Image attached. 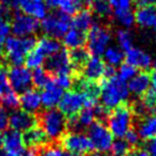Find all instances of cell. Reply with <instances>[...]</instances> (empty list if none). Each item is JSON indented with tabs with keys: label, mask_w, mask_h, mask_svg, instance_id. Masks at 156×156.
I'll use <instances>...</instances> for the list:
<instances>
[{
	"label": "cell",
	"mask_w": 156,
	"mask_h": 156,
	"mask_svg": "<svg viewBox=\"0 0 156 156\" xmlns=\"http://www.w3.org/2000/svg\"><path fill=\"white\" fill-rule=\"evenodd\" d=\"M100 101L101 106H104L109 112L116 106L126 103L129 97V89L123 80L119 76L112 79H106L100 84Z\"/></svg>",
	"instance_id": "6da1fadb"
},
{
	"label": "cell",
	"mask_w": 156,
	"mask_h": 156,
	"mask_svg": "<svg viewBox=\"0 0 156 156\" xmlns=\"http://www.w3.org/2000/svg\"><path fill=\"white\" fill-rule=\"evenodd\" d=\"M37 40L32 37H8L5 40V50L7 62L12 66L22 65L26 55L35 48Z\"/></svg>",
	"instance_id": "7a4b0ae2"
},
{
	"label": "cell",
	"mask_w": 156,
	"mask_h": 156,
	"mask_svg": "<svg viewBox=\"0 0 156 156\" xmlns=\"http://www.w3.org/2000/svg\"><path fill=\"white\" fill-rule=\"evenodd\" d=\"M132 122L133 111L126 101L112 109L107 116L108 130L112 132L113 137L117 138H124L126 132L132 129Z\"/></svg>",
	"instance_id": "3957f363"
},
{
	"label": "cell",
	"mask_w": 156,
	"mask_h": 156,
	"mask_svg": "<svg viewBox=\"0 0 156 156\" xmlns=\"http://www.w3.org/2000/svg\"><path fill=\"white\" fill-rule=\"evenodd\" d=\"M40 128L44 130L48 139L59 140L67 129V120L63 113L55 108H48L39 117Z\"/></svg>",
	"instance_id": "277c9868"
},
{
	"label": "cell",
	"mask_w": 156,
	"mask_h": 156,
	"mask_svg": "<svg viewBox=\"0 0 156 156\" xmlns=\"http://www.w3.org/2000/svg\"><path fill=\"white\" fill-rule=\"evenodd\" d=\"M112 40V33L108 27L100 24H92L87 35L88 51L92 56L100 57L107 49Z\"/></svg>",
	"instance_id": "5b68a950"
},
{
	"label": "cell",
	"mask_w": 156,
	"mask_h": 156,
	"mask_svg": "<svg viewBox=\"0 0 156 156\" xmlns=\"http://www.w3.org/2000/svg\"><path fill=\"white\" fill-rule=\"evenodd\" d=\"M71 23H72V20L69 18V15L57 12V13L49 14L42 20L41 29L47 37L58 39L64 37L66 32L69 30Z\"/></svg>",
	"instance_id": "8992f818"
},
{
	"label": "cell",
	"mask_w": 156,
	"mask_h": 156,
	"mask_svg": "<svg viewBox=\"0 0 156 156\" xmlns=\"http://www.w3.org/2000/svg\"><path fill=\"white\" fill-rule=\"evenodd\" d=\"M62 146L69 154L75 156L87 155L94 151L90 139L82 132H69L61 138Z\"/></svg>",
	"instance_id": "52a82bcc"
},
{
	"label": "cell",
	"mask_w": 156,
	"mask_h": 156,
	"mask_svg": "<svg viewBox=\"0 0 156 156\" xmlns=\"http://www.w3.org/2000/svg\"><path fill=\"white\" fill-rule=\"evenodd\" d=\"M87 96L78 89L66 91L59 101V111L65 116L72 117L78 115L84 107H87Z\"/></svg>",
	"instance_id": "ba28073f"
},
{
	"label": "cell",
	"mask_w": 156,
	"mask_h": 156,
	"mask_svg": "<svg viewBox=\"0 0 156 156\" xmlns=\"http://www.w3.org/2000/svg\"><path fill=\"white\" fill-rule=\"evenodd\" d=\"M88 137L94 146V149H97L100 153L108 152L114 141L112 132L100 121H95L88 128Z\"/></svg>",
	"instance_id": "9c48e42d"
},
{
	"label": "cell",
	"mask_w": 156,
	"mask_h": 156,
	"mask_svg": "<svg viewBox=\"0 0 156 156\" xmlns=\"http://www.w3.org/2000/svg\"><path fill=\"white\" fill-rule=\"evenodd\" d=\"M12 32L15 37H32L40 29L39 21L25 13H16L10 22Z\"/></svg>",
	"instance_id": "30bf717a"
},
{
	"label": "cell",
	"mask_w": 156,
	"mask_h": 156,
	"mask_svg": "<svg viewBox=\"0 0 156 156\" xmlns=\"http://www.w3.org/2000/svg\"><path fill=\"white\" fill-rule=\"evenodd\" d=\"M7 78L12 89L16 94L24 92L32 86V73L27 67L22 65L12 66L7 72Z\"/></svg>",
	"instance_id": "8fae6325"
},
{
	"label": "cell",
	"mask_w": 156,
	"mask_h": 156,
	"mask_svg": "<svg viewBox=\"0 0 156 156\" xmlns=\"http://www.w3.org/2000/svg\"><path fill=\"white\" fill-rule=\"evenodd\" d=\"M47 71L55 74H72L74 67L69 59V52L66 49H61L52 56L48 57L46 62Z\"/></svg>",
	"instance_id": "7c38bea8"
},
{
	"label": "cell",
	"mask_w": 156,
	"mask_h": 156,
	"mask_svg": "<svg viewBox=\"0 0 156 156\" xmlns=\"http://www.w3.org/2000/svg\"><path fill=\"white\" fill-rule=\"evenodd\" d=\"M37 119L33 114L25 112L23 109H16L13 111L9 115V126L16 131H27L32 126H35Z\"/></svg>",
	"instance_id": "4fadbf2b"
},
{
	"label": "cell",
	"mask_w": 156,
	"mask_h": 156,
	"mask_svg": "<svg viewBox=\"0 0 156 156\" xmlns=\"http://www.w3.org/2000/svg\"><path fill=\"white\" fill-rule=\"evenodd\" d=\"M42 89L44 90L40 94L42 106H44L47 109L55 108L57 105L59 104V101L62 99V96L64 94V90L61 87H58L54 80H51Z\"/></svg>",
	"instance_id": "5bb4252c"
},
{
	"label": "cell",
	"mask_w": 156,
	"mask_h": 156,
	"mask_svg": "<svg viewBox=\"0 0 156 156\" xmlns=\"http://www.w3.org/2000/svg\"><path fill=\"white\" fill-rule=\"evenodd\" d=\"M105 62L97 56L90 57L88 62L84 64L82 69V74L84 79L99 82L101 78H104V71H105Z\"/></svg>",
	"instance_id": "9a60e30c"
},
{
	"label": "cell",
	"mask_w": 156,
	"mask_h": 156,
	"mask_svg": "<svg viewBox=\"0 0 156 156\" xmlns=\"http://www.w3.org/2000/svg\"><path fill=\"white\" fill-rule=\"evenodd\" d=\"M126 64L133 66L134 69H147L152 65V57L149 54L139 48H130L124 55Z\"/></svg>",
	"instance_id": "2e32d148"
},
{
	"label": "cell",
	"mask_w": 156,
	"mask_h": 156,
	"mask_svg": "<svg viewBox=\"0 0 156 156\" xmlns=\"http://www.w3.org/2000/svg\"><path fill=\"white\" fill-rule=\"evenodd\" d=\"M20 106L22 107L23 111L30 114L38 113L42 106L40 94L34 89H27L22 92V96L20 97Z\"/></svg>",
	"instance_id": "e0dca14e"
},
{
	"label": "cell",
	"mask_w": 156,
	"mask_h": 156,
	"mask_svg": "<svg viewBox=\"0 0 156 156\" xmlns=\"http://www.w3.org/2000/svg\"><path fill=\"white\" fill-rule=\"evenodd\" d=\"M134 22L145 29H156V6H143L134 13Z\"/></svg>",
	"instance_id": "ac0fdd59"
},
{
	"label": "cell",
	"mask_w": 156,
	"mask_h": 156,
	"mask_svg": "<svg viewBox=\"0 0 156 156\" xmlns=\"http://www.w3.org/2000/svg\"><path fill=\"white\" fill-rule=\"evenodd\" d=\"M2 147L8 153H21L24 148L23 134L16 130H7L2 136Z\"/></svg>",
	"instance_id": "d6986e66"
},
{
	"label": "cell",
	"mask_w": 156,
	"mask_h": 156,
	"mask_svg": "<svg viewBox=\"0 0 156 156\" xmlns=\"http://www.w3.org/2000/svg\"><path fill=\"white\" fill-rule=\"evenodd\" d=\"M48 6L54 9H58L66 15H75L82 9V0H48Z\"/></svg>",
	"instance_id": "ffe728a7"
},
{
	"label": "cell",
	"mask_w": 156,
	"mask_h": 156,
	"mask_svg": "<svg viewBox=\"0 0 156 156\" xmlns=\"http://www.w3.org/2000/svg\"><path fill=\"white\" fill-rule=\"evenodd\" d=\"M149 86H151L149 73L143 71L140 73H137L133 78L131 79L129 86H128V89H129V92L141 97L149 89Z\"/></svg>",
	"instance_id": "44dd1931"
},
{
	"label": "cell",
	"mask_w": 156,
	"mask_h": 156,
	"mask_svg": "<svg viewBox=\"0 0 156 156\" xmlns=\"http://www.w3.org/2000/svg\"><path fill=\"white\" fill-rule=\"evenodd\" d=\"M23 140L29 147L37 148L44 146L48 143V137L40 126H34L25 131V133L23 134Z\"/></svg>",
	"instance_id": "7402d4cb"
},
{
	"label": "cell",
	"mask_w": 156,
	"mask_h": 156,
	"mask_svg": "<svg viewBox=\"0 0 156 156\" xmlns=\"http://www.w3.org/2000/svg\"><path fill=\"white\" fill-rule=\"evenodd\" d=\"M23 13L32 16L35 20H44L48 15V6L44 0H29L23 5Z\"/></svg>",
	"instance_id": "603a6c76"
},
{
	"label": "cell",
	"mask_w": 156,
	"mask_h": 156,
	"mask_svg": "<svg viewBox=\"0 0 156 156\" xmlns=\"http://www.w3.org/2000/svg\"><path fill=\"white\" fill-rule=\"evenodd\" d=\"M137 133L143 140H152L156 137V114L143 119L137 128Z\"/></svg>",
	"instance_id": "cb8c5ba5"
},
{
	"label": "cell",
	"mask_w": 156,
	"mask_h": 156,
	"mask_svg": "<svg viewBox=\"0 0 156 156\" xmlns=\"http://www.w3.org/2000/svg\"><path fill=\"white\" fill-rule=\"evenodd\" d=\"M62 49V46L57 39L50 38V37H42L37 41L35 50L44 55V57H50L54 54L58 52Z\"/></svg>",
	"instance_id": "d4e9b609"
},
{
	"label": "cell",
	"mask_w": 156,
	"mask_h": 156,
	"mask_svg": "<svg viewBox=\"0 0 156 156\" xmlns=\"http://www.w3.org/2000/svg\"><path fill=\"white\" fill-rule=\"evenodd\" d=\"M64 38V44L67 48L71 49H76V48L83 47L87 42V35L82 31H79L76 29H69L65 33Z\"/></svg>",
	"instance_id": "484cf974"
},
{
	"label": "cell",
	"mask_w": 156,
	"mask_h": 156,
	"mask_svg": "<svg viewBox=\"0 0 156 156\" xmlns=\"http://www.w3.org/2000/svg\"><path fill=\"white\" fill-rule=\"evenodd\" d=\"M74 29L82 32H87L89 31L92 24H94V17H92V13L88 9H81L78 14L74 15V18L72 20V23Z\"/></svg>",
	"instance_id": "4316f807"
},
{
	"label": "cell",
	"mask_w": 156,
	"mask_h": 156,
	"mask_svg": "<svg viewBox=\"0 0 156 156\" xmlns=\"http://www.w3.org/2000/svg\"><path fill=\"white\" fill-rule=\"evenodd\" d=\"M89 58H90V52L83 47L72 49L69 52V59H71V63H72L74 69H82Z\"/></svg>",
	"instance_id": "83f0119b"
},
{
	"label": "cell",
	"mask_w": 156,
	"mask_h": 156,
	"mask_svg": "<svg viewBox=\"0 0 156 156\" xmlns=\"http://www.w3.org/2000/svg\"><path fill=\"white\" fill-rule=\"evenodd\" d=\"M141 105L145 112L151 114H156V89L151 88L141 96Z\"/></svg>",
	"instance_id": "f1b7e54d"
},
{
	"label": "cell",
	"mask_w": 156,
	"mask_h": 156,
	"mask_svg": "<svg viewBox=\"0 0 156 156\" xmlns=\"http://www.w3.org/2000/svg\"><path fill=\"white\" fill-rule=\"evenodd\" d=\"M103 55H104L105 62L107 63V65L111 66L120 65L124 59V54L122 51V49H119L116 47H107Z\"/></svg>",
	"instance_id": "f546056e"
},
{
	"label": "cell",
	"mask_w": 156,
	"mask_h": 156,
	"mask_svg": "<svg viewBox=\"0 0 156 156\" xmlns=\"http://www.w3.org/2000/svg\"><path fill=\"white\" fill-rule=\"evenodd\" d=\"M9 12L6 7L0 8V42L7 39L12 32V26L9 22Z\"/></svg>",
	"instance_id": "4dcf8cb0"
},
{
	"label": "cell",
	"mask_w": 156,
	"mask_h": 156,
	"mask_svg": "<svg viewBox=\"0 0 156 156\" xmlns=\"http://www.w3.org/2000/svg\"><path fill=\"white\" fill-rule=\"evenodd\" d=\"M114 17L126 27H131L134 23V14L131 9H114Z\"/></svg>",
	"instance_id": "1f68e13d"
},
{
	"label": "cell",
	"mask_w": 156,
	"mask_h": 156,
	"mask_svg": "<svg viewBox=\"0 0 156 156\" xmlns=\"http://www.w3.org/2000/svg\"><path fill=\"white\" fill-rule=\"evenodd\" d=\"M50 81L51 79L47 69L39 67L32 72V84H34L37 88H44Z\"/></svg>",
	"instance_id": "d6a6232c"
},
{
	"label": "cell",
	"mask_w": 156,
	"mask_h": 156,
	"mask_svg": "<svg viewBox=\"0 0 156 156\" xmlns=\"http://www.w3.org/2000/svg\"><path fill=\"white\" fill-rule=\"evenodd\" d=\"M44 59H46V57H44V55H41L38 50L33 49L32 51H30L26 55L24 62H25V65L29 69H39V67H41V66L44 65Z\"/></svg>",
	"instance_id": "836d02e7"
},
{
	"label": "cell",
	"mask_w": 156,
	"mask_h": 156,
	"mask_svg": "<svg viewBox=\"0 0 156 156\" xmlns=\"http://www.w3.org/2000/svg\"><path fill=\"white\" fill-rule=\"evenodd\" d=\"M130 151H131L130 145L122 138H119L117 140L113 141L112 147L109 149L112 156H126Z\"/></svg>",
	"instance_id": "e575fe53"
},
{
	"label": "cell",
	"mask_w": 156,
	"mask_h": 156,
	"mask_svg": "<svg viewBox=\"0 0 156 156\" xmlns=\"http://www.w3.org/2000/svg\"><path fill=\"white\" fill-rule=\"evenodd\" d=\"M90 6L91 8H92V12L96 13L100 17L109 16L111 13H112V9H111L112 6L109 5V2L107 0H96Z\"/></svg>",
	"instance_id": "d590c367"
},
{
	"label": "cell",
	"mask_w": 156,
	"mask_h": 156,
	"mask_svg": "<svg viewBox=\"0 0 156 156\" xmlns=\"http://www.w3.org/2000/svg\"><path fill=\"white\" fill-rule=\"evenodd\" d=\"M116 40L117 44H120L122 50H129L130 48H132V44H133V38L129 31L126 30H119L116 32Z\"/></svg>",
	"instance_id": "8d00e7d4"
},
{
	"label": "cell",
	"mask_w": 156,
	"mask_h": 156,
	"mask_svg": "<svg viewBox=\"0 0 156 156\" xmlns=\"http://www.w3.org/2000/svg\"><path fill=\"white\" fill-rule=\"evenodd\" d=\"M2 106H4L6 109H9V111H16L20 106V97L17 96V94L14 90L9 91L8 94L4 95L2 97Z\"/></svg>",
	"instance_id": "74e56055"
},
{
	"label": "cell",
	"mask_w": 156,
	"mask_h": 156,
	"mask_svg": "<svg viewBox=\"0 0 156 156\" xmlns=\"http://www.w3.org/2000/svg\"><path fill=\"white\" fill-rule=\"evenodd\" d=\"M136 74H137V69H134L133 66H131L126 63V64H122L120 66L119 75L117 76L126 82V81H130Z\"/></svg>",
	"instance_id": "f35d334b"
},
{
	"label": "cell",
	"mask_w": 156,
	"mask_h": 156,
	"mask_svg": "<svg viewBox=\"0 0 156 156\" xmlns=\"http://www.w3.org/2000/svg\"><path fill=\"white\" fill-rule=\"evenodd\" d=\"M54 81H55L57 86L61 87L63 90L71 88V86L74 83L72 74H57Z\"/></svg>",
	"instance_id": "ab89813d"
},
{
	"label": "cell",
	"mask_w": 156,
	"mask_h": 156,
	"mask_svg": "<svg viewBox=\"0 0 156 156\" xmlns=\"http://www.w3.org/2000/svg\"><path fill=\"white\" fill-rule=\"evenodd\" d=\"M39 156H69V153L58 146H46Z\"/></svg>",
	"instance_id": "60d3db41"
},
{
	"label": "cell",
	"mask_w": 156,
	"mask_h": 156,
	"mask_svg": "<svg viewBox=\"0 0 156 156\" xmlns=\"http://www.w3.org/2000/svg\"><path fill=\"white\" fill-rule=\"evenodd\" d=\"M12 87L8 82L7 78V72L4 69H0V96L2 97L4 95L8 94L9 91H12Z\"/></svg>",
	"instance_id": "b9f144b4"
},
{
	"label": "cell",
	"mask_w": 156,
	"mask_h": 156,
	"mask_svg": "<svg viewBox=\"0 0 156 156\" xmlns=\"http://www.w3.org/2000/svg\"><path fill=\"white\" fill-rule=\"evenodd\" d=\"M124 140H126V143L130 145V147H137L140 143V137H139V134L137 133V131L136 130H129L126 132V134L124 136Z\"/></svg>",
	"instance_id": "7bdbcfd3"
},
{
	"label": "cell",
	"mask_w": 156,
	"mask_h": 156,
	"mask_svg": "<svg viewBox=\"0 0 156 156\" xmlns=\"http://www.w3.org/2000/svg\"><path fill=\"white\" fill-rule=\"evenodd\" d=\"M9 126V116L5 109L0 108V132L5 131Z\"/></svg>",
	"instance_id": "ee69618b"
},
{
	"label": "cell",
	"mask_w": 156,
	"mask_h": 156,
	"mask_svg": "<svg viewBox=\"0 0 156 156\" xmlns=\"http://www.w3.org/2000/svg\"><path fill=\"white\" fill-rule=\"evenodd\" d=\"M126 156H151L148 153L147 149H144V148H134L132 151L129 152V154Z\"/></svg>",
	"instance_id": "f6af8a7d"
},
{
	"label": "cell",
	"mask_w": 156,
	"mask_h": 156,
	"mask_svg": "<svg viewBox=\"0 0 156 156\" xmlns=\"http://www.w3.org/2000/svg\"><path fill=\"white\" fill-rule=\"evenodd\" d=\"M115 74H116V71H115V69H114V66H111V65H106V66H105L104 78L112 79V78H114V76H116Z\"/></svg>",
	"instance_id": "bcb514c9"
},
{
	"label": "cell",
	"mask_w": 156,
	"mask_h": 156,
	"mask_svg": "<svg viewBox=\"0 0 156 156\" xmlns=\"http://www.w3.org/2000/svg\"><path fill=\"white\" fill-rule=\"evenodd\" d=\"M21 156H39V153L37 151V148L29 147L27 149H23Z\"/></svg>",
	"instance_id": "7dc6e473"
},
{
	"label": "cell",
	"mask_w": 156,
	"mask_h": 156,
	"mask_svg": "<svg viewBox=\"0 0 156 156\" xmlns=\"http://www.w3.org/2000/svg\"><path fill=\"white\" fill-rule=\"evenodd\" d=\"M147 151L151 156H156V137L155 138H153L152 140L149 141Z\"/></svg>",
	"instance_id": "c3c4849f"
},
{
	"label": "cell",
	"mask_w": 156,
	"mask_h": 156,
	"mask_svg": "<svg viewBox=\"0 0 156 156\" xmlns=\"http://www.w3.org/2000/svg\"><path fill=\"white\" fill-rule=\"evenodd\" d=\"M136 4L139 7L143 6H156V0H136Z\"/></svg>",
	"instance_id": "681fc988"
},
{
	"label": "cell",
	"mask_w": 156,
	"mask_h": 156,
	"mask_svg": "<svg viewBox=\"0 0 156 156\" xmlns=\"http://www.w3.org/2000/svg\"><path fill=\"white\" fill-rule=\"evenodd\" d=\"M29 0H12L10 4V8H18V7H23V5L27 2Z\"/></svg>",
	"instance_id": "f907efd6"
},
{
	"label": "cell",
	"mask_w": 156,
	"mask_h": 156,
	"mask_svg": "<svg viewBox=\"0 0 156 156\" xmlns=\"http://www.w3.org/2000/svg\"><path fill=\"white\" fill-rule=\"evenodd\" d=\"M149 78H151V84H152V88H155L156 89V71H153L152 73L149 74Z\"/></svg>",
	"instance_id": "816d5d0a"
},
{
	"label": "cell",
	"mask_w": 156,
	"mask_h": 156,
	"mask_svg": "<svg viewBox=\"0 0 156 156\" xmlns=\"http://www.w3.org/2000/svg\"><path fill=\"white\" fill-rule=\"evenodd\" d=\"M1 2L6 6V7H10V4H12V0H1Z\"/></svg>",
	"instance_id": "f5cc1de1"
},
{
	"label": "cell",
	"mask_w": 156,
	"mask_h": 156,
	"mask_svg": "<svg viewBox=\"0 0 156 156\" xmlns=\"http://www.w3.org/2000/svg\"><path fill=\"white\" fill-rule=\"evenodd\" d=\"M4 156H21V154H20V153H8V152H6V154H5Z\"/></svg>",
	"instance_id": "db71d44e"
},
{
	"label": "cell",
	"mask_w": 156,
	"mask_h": 156,
	"mask_svg": "<svg viewBox=\"0 0 156 156\" xmlns=\"http://www.w3.org/2000/svg\"><path fill=\"white\" fill-rule=\"evenodd\" d=\"M2 54H4V47H2V44L0 42V58L2 57Z\"/></svg>",
	"instance_id": "11a10c76"
},
{
	"label": "cell",
	"mask_w": 156,
	"mask_h": 156,
	"mask_svg": "<svg viewBox=\"0 0 156 156\" xmlns=\"http://www.w3.org/2000/svg\"><path fill=\"white\" fill-rule=\"evenodd\" d=\"M2 147V136L0 134V148Z\"/></svg>",
	"instance_id": "9f6ffc18"
},
{
	"label": "cell",
	"mask_w": 156,
	"mask_h": 156,
	"mask_svg": "<svg viewBox=\"0 0 156 156\" xmlns=\"http://www.w3.org/2000/svg\"><path fill=\"white\" fill-rule=\"evenodd\" d=\"M94 1H96V0H86V2H87V4H89V5H91Z\"/></svg>",
	"instance_id": "6f0895ef"
},
{
	"label": "cell",
	"mask_w": 156,
	"mask_h": 156,
	"mask_svg": "<svg viewBox=\"0 0 156 156\" xmlns=\"http://www.w3.org/2000/svg\"><path fill=\"white\" fill-rule=\"evenodd\" d=\"M90 156H106V155H103V154H92Z\"/></svg>",
	"instance_id": "680465c9"
},
{
	"label": "cell",
	"mask_w": 156,
	"mask_h": 156,
	"mask_svg": "<svg viewBox=\"0 0 156 156\" xmlns=\"http://www.w3.org/2000/svg\"><path fill=\"white\" fill-rule=\"evenodd\" d=\"M1 106H2V98H1V96H0V108H1Z\"/></svg>",
	"instance_id": "91938a15"
},
{
	"label": "cell",
	"mask_w": 156,
	"mask_h": 156,
	"mask_svg": "<svg viewBox=\"0 0 156 156\" xmlns=\"http://www.w3.org/2000/svg\"><path fill=\"white\" fill-rule=\"evenodd\" d=\"M154 69H155V71H156V63L154 64Z\"/></svg>",
	"instance_id": "94428289"
}]
</instances>
